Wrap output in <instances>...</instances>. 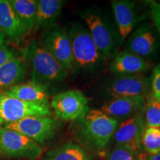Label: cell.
<instances>
[{
    "label": "cell",
    "mask_w": 160,
    "mask_h": 160,
    "mask_svg": "<svg viewBox=\"0 0 160 160\" xmlns=\"http://www.w3.org/2000/svg\"><path fill=\"white\" fill-rule=\"evenodd\" d=\"M21 55L31 68V81L45 87L61 82L68 75V71L36 40L26 46Z\"/></svg>",
    "instance_id": "6da1fadb"
},
{
    "label": "cell",
    "mask_w": 160,
    "mask_h": 160,
    "mask_svg": "<svg viewBox=\"0 0 160 160\" xmlns=\"http://www.w3.org/2000/svg\"><path fill=\"white\" fill-rule=\"evenodd\" d=\"M78 135L89 148L102 150L108 145L118 127V121L101 110L89 109L77 120Z\"/></svg>",
    "instance_id": "7a4b0ae2"
},
{
    "label": "cell",
    "mask_w": 160,
    "mask_h": 160,
    "mask_svg": "<svg viewBox=\"0 0 160 160\" xmlns=\"http://www.w3.org/2000/svg\"><path fill=\"white\" fill-rule=\"evenodd\" d=\"M73 57V70L91 71L101 65L105 58L92 39L89 31L79 22H74L67 31Z\"/></svg>",
    "instance_id": "3957f363"
},
{
    "label": "cell",
    "mask_w": 160,
    "mask_h": 160,
    "mask_svg": "<svg viewBox=\"0 0 160 160\" xmlns=\"http://www.w3.org/2000/svg\"><path fill=\"white\" fill-rule=\"evenodd\" d=\"M51 104L28 102L0 93V126L13 123L28 117H52Z\"/></svg>",
    "instance_id": "277c9868"
},
{
    "label": "cell",
    "mask_w": 160,
    "mask_h": 160,
    "mask_svg": "<svg viewBox=\"0 0 160 160\" xmlns=\"http://www.w3.org/2000/svg\"><path fill=\"white\" fill-rule=\"evenodd\" d=\"M37 142L13 130L0 126V156L13 159L35 160L42 154Z\"/></svg>",
    "instance_id": "5b68a950"
},
{
    "label": "cell",
    "mask_w": 160,
    "mask_h": 160,
    "mask_svg": "<svg viewBox=\"0 0 160 160\" xmlns=\"http://www.w3.org/2000/svg\"><path fill=\"white\" fill-rule=\"evenodd\" d=\"M1 127L19 132L39 145L54 136L59 127V122L57 118L53 117L33 116Z\"/></svg>",
    "instance_id": "8992f818"
},
{
    "label": "cell",
    "mask_w": 160,
    "mask_h": 160,
    "mask_svg": "<svg viewBox=\"0 0 160 160\" xmlns=\"http://www.w3.org/2000/svg\"><path fill=\"white\" fill-rule=\"evenodd\" d=\"M92 39L105 59L113 54L116 42L113 31L103 15L97 10L89 9L82 13Z\"/></svg>",
    "instance_id": "52a82bcc"
},
{
    "label": "cell",
    "mask_w": 160,
    "mask_h": 160,
    "mask_svg": "<svg viewBox=\"0 0 160 160\" xmlns=\"http://www.w3.org/2000/svg\"><path fill=\"white\" fill-rule=\"evenodd\" d=\"M51 107L57 118L64 121H77L88 111V100L82 91L68 90L53 96Z\"/></svg>",
    "instance_id": "ba28073f"
},
{
    "label": "cell",
    "mask_w": 160,
    "mask_h": 160,
    "mask_svg": "<svg viewBox=\"0 0 160 160\" xmlns=\"http://www.w3.org/2000/svg\"><path fill=\"white\" fill-rule=\"evenodd\" d=\"M40 44L68 72L73 71V52L67 31L62 28L53 26L47 30Z\"/></svg>",
    "instance_id": "9c48e42d"
},
{
    "label": "cell",
    "mask_w": 160,
    "mask_h": 160,
    "mask_svg": "<svg viewBox=\"0 0 160 160\" xmlns=\"http://www.w3.org/2000/svg\"><path fill=\"white\" fill-rule=\"evenodd\" d=\"M143 113L138 112L118 125L113 135L117 145L127 148L136 153L140 151L142 138L146 126Z\"/></svg>",
    "instance_id": "30bf717a"
},
{
    "label": "cell",
    "mask_w": 160,
    "mask_h": 160,
    "mask_svg": "<svg viewBox=\"0 0 160 160\" xmlns=\"http://www.w3.org/2000/svg\"><path fill=\"white\" fill-rule=\"evenodd\" d=\"M150 82L142 75L117 76L106 85L105 92L112 99L124 97H147Z\"/></svg>",
    "instance_id": "8fae6325"
},
{
    "label": "cell",
    "mask_w": 160,
    "mask_h": 160,
    "mask_svg": "<svg viewBox=\"0 0 160 160\" xmlns=\"http://www.w3.org/2000/svg\"><path fill=\"white\" fill-rule=\"evenodd\" d=\"M126 46L128 51L145 59L154 57L159 47L158 31L151 24H144L136 30Z\"/></svg>",
    "instance_id": "7c38bea8"
},
{
    "label": "cell",
    "mask_w": 160,
    "mask_h": 160,
    "mask_svg": "<svg viewBox=\"0 0 160 160\" xmlns=\"http://www.w3.org/2000/svg\"><path fill=\"white\" fill-rule=\"evenodd\" d=\"M147 97H124L113 98L102 106L101 111L117 119L128 118L141 111L145 107Z\"/></svg>",
    "instance_id": "4fadbf2b"
},
{
    "label": "cell",
    "mask_w": 160,
    "mask_h": 160,
    "mask_svg": "<svg viewBox=\"0 0 160 160\" xmlns=\"http://www.w3.org/2000/svg\"><path fill=\"white\" fill-rule=\"evenodd\" d=\"M150 68L147 59L127 51L118 53L112 62L110 70L116 76L142 75Z\"/></svg>",
    "instance_id": "5bb4252c"
},
{
    "label": "cell",
    "mask_w": 160,
    "mask_h": 160,
    "mask_svg": "<svg viewBox=\"0 0 160 160\" xmlns=\"http://www.w3.org/2000/svg\"><path fill=\"white\" fill-rule=\"evenodd\" d=\"M0 30L5 37L14 42L20 41L28 33L9 0H0Z\"/></svg>",
    "instance_id": "9a60e30c"
},
{
    "label": "cell",
    "mask_w": 160,
    "mask_h": 160,
    "mask_svg": "<svg viewBox=\"0 0 160 160\" xmlns=\"http://www.w3.org/2000/svg\"><path fill=\"white\" fill-rule=\"evenodd\" d=\"M28 71L25 58L18 55L0 68V93L22 82Z\"/></svg>",
    "instance_id": "2e32d148"
},
{
    "label": "cell",
    "mask_w": 160,
    "mask_h": 160,
    "mask_svg": "<svg viewBox=\"0 0 160 160\" xmlns=\"http://www.w3.org/2000/svg\"><path fill=\"white\" fill-rule=\"evenodd\" d=\"M111 6L119 36L125 39L131 33L137 22L135 2L114 0Z\"/></svg>",
    "instance_id": "e0dca14e"
},
{
    "label": "cell",
    "mask_w": 160,
    "mask_h": 160,
    "mask_svg": "<svg viewBox=\"0 0 160 160\" xmlns=\"http://www.w3.org/2000/svg\"><path fill=\"white\" fill-rule=\"evenodd\" d=\"M2 93L28 102H48L49 99L47 87L33 81L22 82Z\"/></svg>",
    "instance_id": "ac0fdd59"
},
{
    "label": "cell",
    "mask_w": 160,
    "mask_h": 160,
    "mask_svg": "<svg viewBox=\"0 0 160 160\" xmlns=\"http://www.w3.org/2000/svg\"><path fill=\"white\" fill-rule=\"evenodd\" d=\"M65 2L62 0H38L35 29H49L61 13Z\"/></svg>",
    "instance_id": "d6986e66"
},
{
    "label": "cell",
    "mask_w": 160,
    "mask_h": 160,
    "mask_svg": "<svg viewBox=\"0 0 160 160\" xmlns=\"http://www.w3.org/2000/svg\"><path fill=\"white\" fill-rule=\"evenodd\" d=\"M9 2L28 32L35 29L38 0H9Z\"/></svg>",
    "instance_id": "ffe728a7"
},
{
    "label": "cell",
    "mask_w": 160,
    "mask_h": 160,
    "mask_svg": "<svg viewBox=\"0 0 160 160\" xmlns=\"http://www.w3.org/2000/svg\"><path fill=\"white\" fill-rule=\"evenodd\" d=\"M43 160H90V157L81 146L68 142L48 152Z\"/></svg>",
    "instance_id": "44dd1931"
},
{
    "label": "cell",
    "mask_w": 160,
    "mask_h": 160,
    "mask_svg": "<svg viewBox=\"0 0 160 160\" xmlns=\"http://www.w3.org/2000/svg\"><path fill=\"white\" fill-rule=\"evenodd\" d=\"M144 118L147 127L160 128V101L152 94L144 107Z\"/></svg>",
    "instance_id": "7402d4cb"
},
{
    "label": "cell",
    "mask_w": 160,
    "mask_h": 160,
    "mask_svg": "<svg viewBox=\"0 0 160 160\" xmlns=\"http://www.w3.org/2000/svg\"><path fill=\"white\" fill-rule=\"evenodd\" d=\"M142 146L145 153L155 154L160 152V129L147 127L142 138Z\"/></svg>",
    "instance_id": "603a6c76"
},
{
    "label": "cell",
    "mask_w": 160,
    "mask_h": 160,
    "mask_svg": "<svg viewBox=\"0 0 160 160\" xmlns=\"http://www.w3.org/2000/svg\"><path fill=\"white\" fill-rule=\"evenodd\" d=\"M139 154L127 148L117 145L112 151L108 160H139Z\"/></svg>",
    "instance_id": "cb8c5ba5"
},
{
    "label": "cell",
    "mask_w": 160,
    "mask_h": 160,
    "mask_svg": "<svg viewBox=\"0 0 160 160\" xmlns=\"http://www.w3.org/2000/svg\"><path fill=\"white\" fill-rule=\"evenodd\" d=\"M152 95L160 101V65L153 68L151 79Z\"/></svg>",
    "instance_id": "d4e9b609"
},
{
    "label": "cell",
    "mask_w": 160,
    "mask_h": 160,
    "mask_svg": "<svg viewBox=\"0 0 160 160\" xmlns=\"http://www.w3.org/2000/svg\"><path fill=\"white\" fill-rule=\"evenodd\" d=\"M16 51L7 45H3L0 47V68L3 66L10 60L17 57Z\"/></svg>",
    "instance_id": "484cf974"
},
{
    "label": "cell",
    "mask_w": 160,
    "mask_h": 160,
    "mask_svg": "<svg viewBox=\"0 0 160 160\" xmlns=\"http://www.w3.org/2000/svg\"><path fill=\"white\" fill-rule=\"evenodd\" d=\"M151 14L155 28L160 33V3L151 2Z\"/></svg>",
    "instance_id": "4316f807"
},
{
    "label": "cell",
    "mask_w": 160,
    "mask_h": 160,
    "mask_svg": "<svg viewBox=\"0 0 160 160\" xmlns=\"http://www.w3.org/2000/svg\"><path fill=\"white\" fill-rule=\"evenodd\" d=\"M138 157H139V160H160V152L155 154L142 153L139 154Z\"/></svg>",
    "instance_id": "83f0119b"
},
{
    "label": "cell",
    "mask_w": 160,
    "mask_h": 160,
    "mask_svg": "<svg viewBox=\"0 0 160 160\" xmlns=\"http://www.w3.org/2000/svg\"><path fill=\"white\" fill-rule=\"evenodd\" d=\"M5 36L4 33H2V31L0 30V47H1L2 45H5Z\"/></svg>",
    "instance_id": "f1b7e54d"
},
{
    "label": "cell",
    "mask_w": 160,
    "mask_h": 160,
    "mask_svg": "<svg viewBox=\"0 0 160 160\" xmlns=\"http://www.w3.org/2000/svg\"><path fill=\"white\" fill-rule=\"evenodd\" d=\"M159 129H160V128H159Z\"/></svg>",
    "instance_id": "f546056e"
}]
</instances>
